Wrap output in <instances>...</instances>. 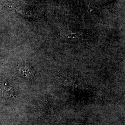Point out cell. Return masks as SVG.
Listing matches in <instances>:
<instances>
[{"instance_id":"1","label":"cell","mask_w":125,"mask_h":125,"mask_svg":"<svg viewBox=\"0 0 125 125\" xmlns=\"http://www.w3.org/2000/svg\"><path fill=\"white\" fill-rule=\"evenodd\" d=\"M14 91L13 88L7 82H0V95L8 98L14 97Z\"/></svg>"},{"instance_id":"2","label":"cell","mask_w":125,"mask_h":125,"mask_svg":"<svg viewBox=\"0 0 125 125\" xmlns=\"http://www.w3.org/2000/svg\"><path fill=\"white\" fill-rule=\"evenodd\" d=\"M19 71L24 78H30L33 75V71L31 67L26 64H21L19 66Z\"/></svg>"}]
</instances>
